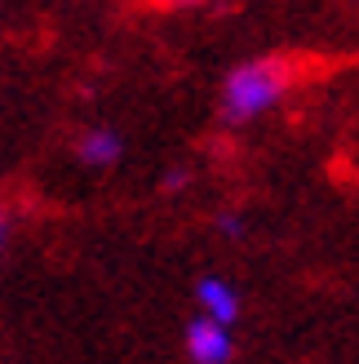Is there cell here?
<instances>
[{"instance_id": "cell-1", "label": "cell", "mask_w": 359, "mask_h": 364, "mask_svg": "<svg viewBox=\"0 0 359 364\" xmlns=\"http://www.w3.org/2000/svg\"><path fill=\"white\" fill-rule=\"evenodd\" d=\"M289 85H293V71L280 58H253V63L231 67V76L222 80V120L248 124V120L266 116L284 98Z\"/></svg>"}, {"instance_id": "cell-2", "label": "cell", "mask_w": 359, "mask_h": 364, "mask_svg": "<svg viewBox=\"0 0 359 364\" xmlns=\"http://www.w3.org/2000/svg\"><path fill=\"white\" fill-rule=\"evenodd\" d=\"M187 355L195 364H231L236 355V342H231V329L213 316H200L187 324Z\"/></svg>"}, {"instance_id": "cell-3", "label": "cell", "mask_w": 359, "mask_h": 364, "mask_svg": "<svg viewBox=\"0 0 359 364\" xmlns=\"http://www.w3.org/2000/svg\"><path fill=\"white\" fill-rule=\"evenodd\" d=\"M195 298H200V306H204V316H213V320H222L226 329L240 320V294L231 289L222 276H204L200 284H195Z\"/></svg>"}, {"instance_id": "cell-4", "label": "cell", "mask_w": 359, "mask_h": 364, "mask_svg": "<svg viewBox=\"0 0 359 364\" xmlns=\"http://www.w3.org/2000/svg\"><path fill=\"white\" fill-rule=\"evenodd\" d=\"M76 156H80V165L106 169V165H116V160L124 156V138H120L116 129H89V134H80V142H76Z\"/></svg>"}, {"instance_id": "cell-5", "label": "cell", "mask_w": 359, "mask_h": 364, "mask_svg": "<svg viewBox=\"0 0 359 364\" xmlns=\"http://www.w3.org/2000/svg\"><path fill=\"white\" fill-rule=\"evenodd\" d=\"M218 231H222V235H231V240H240V235H244L240 213H226V218H218Z\"/></svg>"}, {"instance_id": "cell-6", "label": "cell", "mask_w": 359, "mask_h": 364, "mask_svg": "<svg viewBox=\"0 0 359 364\" xmlns=\"http://www.w3.org/2000/svg\"><path fill=\"white\" fill-rule=\"evenodd\" d=\"M182 182H187V169H169L160 187H165V191H177V187H182Z\"/></svg>"}, {"instance_id": "cell-7", "label": "cell", "mask_w": 359, "mask_h": 364, "mask_svg": "<svg viewBox=\"0 0 359 364\" xmlns=\"http://www.w3.org/2000/svg\"><path fill=\"white\" fill-rule=\"evenodd\" d=\"M5 240H9V218L0 213V249H5Z\"/></svg>"}, {"instance_id": "cell-8", "label": "cell", "mask_w": 359, "mask_h": 364, "mask_svg": "<svg viewBox=\"0 0 359 364\" xmlns=\"http://www.w3.org/2000/svg\"><path fill=\"white\" fill-rule=\"evenodd\" d=\"M169 5H204V0H169Z\"/></svg>"}]
</instances>
